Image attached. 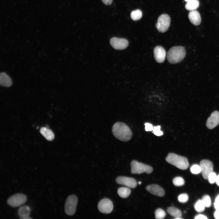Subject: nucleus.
<instances>
[{"label": "nucleus", "instance_id": "1", "mask_svg": "<svg viewBox=\"0 0 219 219\" xmlns=\"http://www.w3.org/2000/svg\"><path fill=\"white\" fill-rule=\"evenodd\" d=\"M112 132L116 138L124 142L130 140L132 135L129 127L121 122H117L114 124L112 128Z\"/></svg>", "mask_w": 219, "mask_h": 219}, {"label": "nucleus", "instance_id": "2", "mask_svg": "<svg viewBox=\"0 0 219 219\" xmlns=\"http://www.w3.org/2000/svg\"><path fill=\"white\" fill-rule=\"evenodd\" d=\"M186 54V50L184 47L174 46L171 48L167 52V60L170 63H177L181 61L184 58Z\"/></svg>", "mask_w": 219, "mask_h": 219}, {"label": "nucleus", "instance_id": "3", "mask_svg": "<svg viewBox=\"0 0 219 219\" xmlns=\"http://www.w3.org/2000/svg\"><path fill=\"white\" fill-rule=\"evenodd\" d=\"M166 161L168 163L181 170H186L189 166V164L186 158L170 153L165 158Z\"/></svg>", "mask_w": 219, "mask_h": 219}, {"label": "nucleus", "instance_id": "4", "mask_svg": "<svg viewBox=\"0 0 219 219\" xmlns=\"http://www.w3.org/2000/svg\"><path fill=\"white\" fill-rule=\"evenodd\" d=\"M131 172L133 174H140L144 172L149 174L152 172L153 169L150 166L136 160L132 161L130 163Z\"/></svg>", "mask_w": 219, "mask_h": 219}, {"label": "nucleus", "instance_id": "5", "mask_svg": "<svg viewBox=\"0 0 219 219\" xmlns=\"http://www.w3.org/2000/svg\"><path fill=\"white\" fill-rule=\"evenodd\" d=\"M78 203L77 196L74 195L69 196L67 199L64 207V210L66 214L72 216L75 213Z\"/></svg>", "mask_w": 219, "mask_h": 219}, {"label": "nucleus", "instance_id": "6", "mask_svg": "<svg viewBox=\"0 0 219 219\" xmlns=\"http://www.w3.org/2000/svg\"><path fill=\"white\" fill-rule=\"evenodd\" d=\"M170 21V18L168 15L166 14H162L158 18L157 22L156 24V27L159 32L164 33L169 28Z\"/></svg>", "mask_w": 219, "mask_h": 219}, {"label": "nucleus", "instance_id": "7", "mask_svg": "<svg viewBox=\"0 0 219 219\" xmlns=\"http://www.w3.org/2000/svg\"><path fill=\"white\" fill-rule=\"evenodd\" d=\"M27 201L26 196L22 193H18L10 197L7 200V203L13 207H18L25 203Z\"/></svg>", "mask_w": 219, "mask_h": 219}, {"label": "nucleus", "instance_id": "8", "mask_svg": "<svg viewBox=\"0 0 219 219\" xmlns=\"http://www.w3.org/2000/svg\"><path fill=\"white\" fill-rule=\"evenodd\" d=\"M98 207L101 212L106 214L111 213L113 209V205L112 201L107 198L101 200L99 202Z\"/></svg>", "mask_w": 219, "mask_h": 219}, {"label": "nucleus", "instance_id": "9", "mask_svg": "<svg viewBox=\"0 0 219 219\" xmlns=\"http://www.w3.org/2000/svg\"><path fill=\"white\" fill-rule=\"evenodd\" d=\"M200 166L203 178L205 179H207L209 175L213 172V163L209 160H203L200 161Z\"/></svg>", "mask_w": 219, "mask_h": 219}, {"label": "nucleus", "instance_id": "10", "mask_svg": "<svg viewBox=\"0 0 219 219\" xmlns=\"http://www.w3.org/2000/svg\"><path fill=\"white\" fill-rule=\"evenodd\" d=\"M111 46L115 49L122 50L126 48L128 45V41L125 39L113 37L110 41Z\"/></svg>", "mask_w": 219, "mask_h": 219}, {"label": "nucleus", "instance_id": "11", "mask_svg": "<svg viewBox=\"0 0 219 219\" xmlns=\"http://www.w3.org/2000/svg\"><path fill=\"white\" fill-rule=\"evenodd\" d=\"M116 181L118 184L131 188H135L137 185V181L134 178L127 176L118 177L116 178Z\"/></svg>", "mask_w": 219, "mask_h": 219}, {"label": "nucleus", "instance_id": "12", "mask_svg": "<svg viewBox=\"0 0 219 219\" xmlns=\"http://www.w3.org/2000/svg\"><path fill=\"white\" fill-rule=\"evenodd\" d=\"M219 124V112L214 111L208 118L206 126L209 129H212Z\"/></svg>", "mask_w": 219, "mask_h": 219}, {"label": "nucleus", "instance_id": "13", "mask_svg": "<svg viewBox=\"0 0 219 219\" xmlns=\"http://www.w3.org/2000/svg\"><path fill=\"white\" fill-rule=\"evenodd\" d=\"M154 56L155 60L159 63L163 62L166 56V51L165 49L160 46H156L153 50Z\"/></svg>", "mask_w": 219, "mask_h": 219}, {"label": "nucleus", "instance_id": "14", "mask_svg": "<svg viewBox=\"0 0 219 219\" xmlns=\"http://www.w3.org/2000/svg\"><path fill=\"white\" fill-rule=\"evenodd\" d=\"M146 189L151 193L157 196L162 197L165 195L163 189L157 184L150 185L146 187Z\"/></svg>", "mask_w": 219, "mask_h": 219}, {"label": "nucleus", "instance_id": "15", "mask_svg": "<svg viewBox=\"0 0 219 219\" xmlns=\"http://www.w3.org/2000/svg\"><path fill=\"white\" fill-rule=\"evenodd\" d=\"M188 18L191 23L195 26L199 25L201 23L200 16L197 11H190L188 14Z\"/></svg>", "mask_w": 219, "mask_h": 219}, {"label": "nucleus", "instance_id": "16", "mask_svg": "<svg viewBox=\"0 0 219 219\" xmlns=\"http://www.w3.org/2000/svg\"><path fill=\"white\" fill-rule=\"evenodd\" d=\"M30 213V207L26 205L20 207L18 211V214L20 218L22 219H32V218L29 217Z\"/></svg>", "mask_w": 219, "mask_h": 219}, {"label": "nucleus", "instance_id": "17", "mask_svg": "<svg viewBox=\"0 0 219 219\" xmlns=\"http://www.w3.org/2000/svg\"><path fill=\"white\" fill-rule=\"evenodd\" d=\"M0 85L4 87H9L12 84V80L5 73L2 72L0 75Z\"/></svg>", "mask_w": 219, "mask_h": 219}, {"label": "nucleus", "instance_id": "18", "mask_svg": "<svg viewBox=\"0 0 219 219\" xmlns=\"http://www.w3.org/2000/svg\"><path fill=\"white\" fill-rule=\"evenodd\" d=\"M40 132L41 134L47 140L52 141L54 138V134L52 131L47 127L41 128Z\"/></svg>", "mask_w": 219, "mask_h": 219}, {"label": "nucleus", "instance_id": "19", "mask_svg": "<svg viewBox=\"0 0 219 219\" xmlns=\"http://www.w3.org/2000/svg\"><path fill=\"white\" fill-rule=\"evenodd\" d=\"M199 2L198 0H191L185 5V9L189 11L195 10L199 6Z\"/></svg>", "mask_w": 219, "mask_h": 219}, {"label": "nucleus", "instance_id": "20", "mask_svg": "<svg viewBox=\"0 0 219 219\" xmlns=\"http://www.w3.org/2000/svg\"><path fill=\"white\" fill-rule=\"evenodd\" d=\"M167 211L170 215L175 217H180L182 216L181 211L178 208L174 207H171L167 209Z\"/></svg>", "mask_w": 219, "mask_h": 219}, {"label": "nucleus", "instance_id": "21", "mask_svg": "<svg viewBox=\"0 0 219 219\" xmlns=\"http://www.w3.org/2000/svg\"><path fill=\"white\" fill-rule=\"evenodd\" d=\"M131 192L130 189L126 187H120L117 190L118 195L122 198L127 197L130 194Z\"/></svg>", "mask_w": 219, "mask_h": 219}, {"label": "nucleus", "instance_id": "22", "mask_svg": "<svg viewBox=\"0 0 219 219\" xmlns=\"http://www.w3.org/2000/svg\"><path fill=\"white\" fill-rule=\"evenodd\" d=\"M142 16V12L139 9H137L131 12L130 17L132 20L134 21L140 19Z\"/></svg>", "mask_w": 219, "mask_h": 219}, {"label": "nucleus", "instance_id": "23", "mask_svg": "<svg viewBox=\"0 0 219 219\" xmlns=\"http://www.w3.org/2000/svg\"><path fill=\"white\" fill-rule=\"evenodd\" d=\"M205 206L201 200H198L194 204V207L195 210L198 212L203 211L205 209Z\"/></svg>", "mask_w": 219, "mask_h": 219}, {"label": "nucleus", "instance_id": "24", "mask_svg": "<svg viewBox=\"0 0 219 219\" xmlns=\"http://www.w3.org/2000/svg\"><path fill=\"white\" fill-rule=\"evenodd\" d=\"M155 218L157 219H163L166 216L165 211L161 208L157 209L155 212Z\"/></svg>", "mask_w": 219, "mask_h": 219}, {"label": "nucleus", "instance_id": "25", "mask_svg": "<svg viewBox=\"0 0 219 219\" xmlns=\"http://www.w3.org/2000/svg\"><path fill=\"white\" fill-rule=\"evenodd\" d=\"M172 182L175 186H178L183 185L185 183L184 179L180 176L175 178L172 180Z\"/></svg>", "mask_w": 219, "mask_h": 219}, {"label": "nucleus", "instance_id": "26", "mask_svg": "<svg viewBox=\"0 0 219 219\" xmlns=\"http://www.w3.org/2000/svg\"><path fill=\"white\" fill-rule=\"evenodd\" d=\"M205 207H208L211 205V201L210 197L207 195L204 196L201 200Z\"/></svg>", "mask_w": 219, "mask_h": 219}, {"label": "nucleus", "instance_id": "27", "mask_svg": "<svg viewBox=\"0 0 219 219\" xmlns=\"http://www.w3.org/2000/svg\"><path fill=\"white\" fill-rule=\"evenodd\" d=\"M190 171L192 173L196 174H199L201 172V169L200 165H194L191 167Z\"/></svg>", "mask_w": 219, "mask_h": 219}, {"label": "nucleus", "instance_id": "28", "mask_svg": "<svg viewBox=\"0 0 219 219\" xmlns=\"http://www.w3.org/2000/svg\"><path fill=\"white\" fill-rule=\"evenodd\" d=\"M217 177L216 174L213 172L209 175L207 179L210 183L213 184L216 182Z\"/></svg>", "mask_w": 219, "mask_h": 219}, {"label": "nucleus", "instance_id": "29", "mask_svg": "<svg viewBox=\"0 0 219 219\" xmlns=\"http://www.w3.org/2000/svg\"><path fill=\"white\" fill-rule=\"evenodd\" d=\"M188 196L187 194L183 193L178 196V200L179 202L185 203L188 201Z\"/></svg>", "mask_w": 219, "mask_h": 219}, {"label": "nucleus", "instance_id": "30", "mask_svg": "<svg viewBox=\"0 0 219 219\" xmlns=\"http://www.w3.org/2000/svg\"><path fill=\"white\" fill-rule=\"evenodd\" d=\"M160 128V126L154 127L153 131L155 135L159 136L163 134V132L161 130Z\"/></svg>", "mask_w": 219, "mask_h": 219}, {"label": "nucleus", "instance_id": "31", "mask_svg": "<svg viewBox=\"0 0 219 219\" xmlns=\"http://www.w3.org/2000/svg\"><path fill=\"white\" fill-rule=\"evenodd\" d=\"M145 130L146 131H151L153 130L154 127L152 125L149 123H144Z\"/></svg>", "mask_w": 219, "mask_h": 219}, {"label": "nucleus", "instance_id": "32", "mask_svg": "<svg viewBox=\"0 0 219 219\" xmlns=\"http://www.w3.org/2000/svg\"><path fill=\"white\" fill-rule=\"evenodd\" d=\"M214 205L216 210L219 209V195L217 196L215 199Z\"/></svg>", "mask_w": 219, "mask_h": 219}, {"label": "nucleus", "instance_id": "33", "mask_svg": "<svg viewBox=\"0 0 219 219\" xmlns=\"http://www.w3.org/2000/svg\"><path fill=\"white\" fill-rule=\"evenodd\" d=\"M196 219H206L207 217L205 215L202 214H199L196 216L195 218Z\"/></svg>", "mask_w": 219, "mask_h": 219}, {"label": "nucleus", "instance_id": "34", "mask_svg": "<svg viewBox=\"0 0 219 219\" xmlns=\"http://www.w3.org/2000/svg\"><path fill=\"white\" fill-rule=\"evenodd\" d=\"M103 2L106 5H109L112 2L113 0H102Z\"/></svg>", "mask_w": 219, "mask_h": 219}, {"label": "nucleus", "instance_id": "35", "mask_svg": "<svg viewBox=\"0 0 219 219\" xmlns=\"http://www.w3.org/2000/svg\"><path fill=\"white\" fill-rule=\"evenodd\" d=\"M214 217L216 219H219V209L216 210L214 213Z\"/></svg>", "mask_w": 219, "mask_h": 219}, {"label": "nucleus", "instance_id": "36", "mask_svg": "<svg viewBox=\"0 0 219 219\" xmlns=\"http://www.w3.org/2000/svg\"><path fill=\"white\" fill-rule=\"evenodd\" d=\"M216 182L217 185L219 186V175L218 176H217Z\"/></svg>", "mask_w": 219, "mask_h": 219}, {"label": "nucleus", "instance_id": "37", "mask_svg": "<svg viewBox=\"0 0 219 219\" xmlns=\"http://www.w3.org/2000/svg\"><path fill=\"white\" fill-rule=\"evenodd\" d=\"M184 0L185 2H188L190 1V0Z\"/></svg>", "mask_w": 219, "mask_h": 219}, {"label": "nucleus", "instance_id": "38", "mask_svg": "<svg viewBox=\"0 0 219 219\" xmlns=\"http://www.w3.org/2000/svg\"><path fill=\"white\" fill-rule=\"evenodd\" d=\"M141 182H140H140H138V184H141Z\"/></svg>", "mask_w": 219, "mask_h": 219}]
</instances>
